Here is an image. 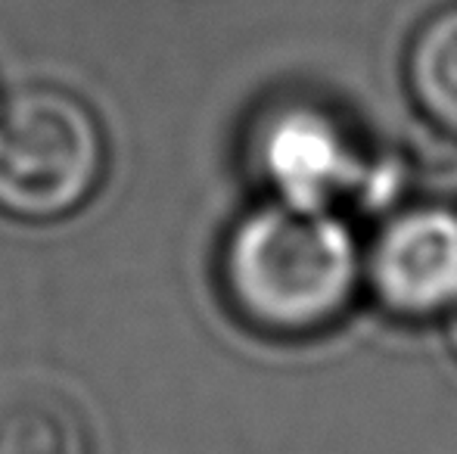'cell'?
Segmentation results:
<instances>
[{
  "label": "cell",
  "mask_w": 457,
  "mask_h": 454,
  "mask_svg": "<svg viewBox=\"0 0 457 454\" xmlns=\"http://www.w3.org/2000/svg\"><path fill=\"white\" fill-rule=\"evenodd\" d=\"M237 321L271 340H308L343 321L361 261L343 225L305 206H262L237 221L218 265Z\"/></svg>",
  "instance_id": "obj_1"
},
{
  "label": "cell",
  "mask_w": 457,
  "mask_h": 454,
  "mask_svg": "<svg viewBox=\"0 0 457 454\" xmlns=\"http://www.w3.org/2000/svg\"><path fill=\"white\" fill-rule=\"evenodd\" d=\"M109 146L96 112L72 91L19 87L0 103V212L56 221L103 184Z\"/></svg>",
  "instance_id": "obj_2"
},
{
  "label": "cell",
  "mask_w": 457,
  "mask_h": 454,
  "mask_svg": "<svg viewBox=\"0 0 457 454\" xmlns=\"http://www.w3.org/2000/svg\"><path fill=\"white\" fill-rule=\"evenodd\" d=\"M364 280L386 315L429 321L457 309V215L417 206L377 230Z\"/></svg>",
  "instance_id": "obj_3"
},
{
  "label": "cell",
  "mask_w": 457,
  "mask_h": 454,
  "mask_svg": "<svg viewBox=\"0 0 457 454\" xmlns=\"http://www.w3.org/2000/svg\"><path fill=\"white\" fill-rule=\"evenodd\" d=\"M404 81L423 119L457 137V4L417 25L404 50Z\"/></svg>",
  "instance_id": "obj_4"
},
{
  "label": "cell",
  "mask_w": 457,
  "mask_h": 454,
  "mask_svg": "<svg viewBox=\"0 0 457 454\" xmlns=\"http://www.w3.org/2000/svg\"><path fill=\"white\" fill-rule=\"evenodd\" d=\"M0 454H91L85 417L60 392H0Z\"/></svg>",
  "instance_id": "obj_5"
},
{
  "label": "cell",
  "mask_w": 457,
  "mask_h": 454,
  "mask_svg": "<svg viewBox=\"0 0 457 454\" xmlns=\"http://www.w3.org/2000/svg\"><path fill=\"white\" fill-rule=\"evenodd\" d=\"M452 345H454V351H457V309H454V321H452Z\"/></svg>",
  "instance_id": "obj_6"
}]
</instances>
